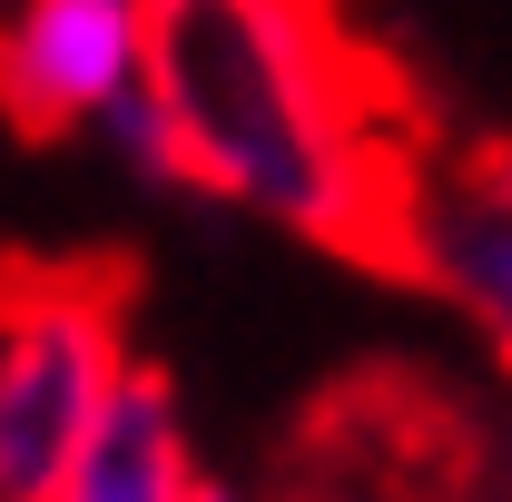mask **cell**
<instances>
[{
	"instance_id": "obj_1",
	"label": "cell",
	"mask_w": 512,
	"mask_h": 502,
	"mask_svg": "<svg viewBox=\"0 0 512 502\" xmlns=\"http://www.w3.org/2000/svg\"><path fill=\"white\" fill-rule=\"evenodd\" d=\"M128 20L188 188L434 296L444 128L375 20L345 0H128Z\"/></svg>"
},
{
	"instance_id": "obj_2",
	"label": "cell",
	"mask_w": 512,
	"mask_h": 502,
	"mask_svg": "<svg viewBox=\"0 0 512 502\" xmlns=\"http://www.w3.org/2000/svg\"><path fill=\"white\" fill-rule=\"evenodd\" d=\"M138 266L119 247L0 256V502H50L128 375Z\"/></svg>"
},
{
	"instance_id": "obj_3",
	"label": "cell",
	"mask_w": 512,
	"mask_h": 502,
	"mask_svg": "<svg viewBox=\"0 0 512 502\" xmlns=\"http://www.w3.org/2000/svg\"><path fill=\"white\" fill-rule=\"evenodd\" d=\"M276 502H483V434L434 375L355 365L306 404Z\"/></svg>"
},
{
	"instance_id": "obj_4",
	"label": "cell",
	"mask_w": 512,
	"mask_h": 502,
	"mask_svg": "<svg viewBox=\"0 0 512 502\" xmlns=\"http://www.w3.org/2000/svg\"><path fill=\"white\" fill-rule=\"evenodd\" d=\"M128 60H138L128 0H20L0 20V128L60 148L128 89Z\"/></svg>"
},
{
	"instance_id": "obj_5",
	"label": "cell",
	"mask_w": 512,
	"mask_h": 502,
	"mask_svg": "<svg viewBox=\"0 0 512 502\" xmlns=\"http://www.w3.org/2000/svg\"><path fill=\"white\" fill-rule=\"evenodd\" d=\"M50 502H197V453L178 424V384L158 365H128L109 414L89 424L79 463L60 473Z\"/></svg>"
},
{
	"instance_id": "obj_6",
	"label": "cell",
	"mask_w": 512,
	"mask_h": 502,
	"mask_svg": "<svg viewBox=\"0 0 512 502\" xmlns=\"http://www.w3.org/2000/svg\"><path fill=\"white\" fill-rule=\"evenodd\" d=\"M434 296H463L512 365V138H473L434 188Z\"/></svg>"
},
{
	"instance_id": "obj_7",
	"label": "cell",
	"mask_w": 512,
	"mask_h": 502,
	"mask_svg": "<svg viewBox=\"0 0 512 502\" xmlns=\"http://www.w3.org/2000/svg\"><path fill=\"white\" fill-rule=\"evenodd\" d=\"M99 128L119 138V158L138 168V178H178V138H168V119H158L148 89H119V99L99 109Z\"/></svg>"
},
{
	"instance_id": "obj_8",
	"label": "cell",
	"mask_w": 512,
	"mask_h": 502,
	"mask_svg": "<svg viewBox=\"0 0 512 502\" xmlns=\"http://www.w3.org/2000/svg\"><path fill=\"white\" fill-rule=\"evenodd\" d=\"M197 502H237V493H227V483H207V473H197Z\"/></svg>"
}]
</instances>
